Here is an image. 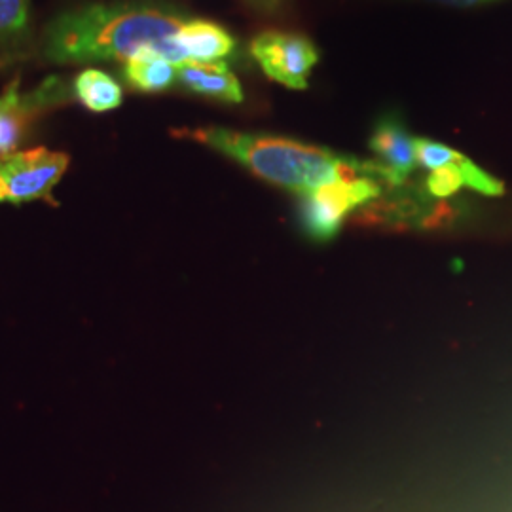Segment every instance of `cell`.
<instances>
[{
    "label": "cell",
    "mask_w": 512,
    "mask_h": 512,
    "mask_svg": "<svg viewBox=\"0 0 512 512\" xmlns=\"http://www.w3.org/2000/svg\"><path fill=\"white\" fill-rule=\"evenodd\" d=\"M69 156L38 147L0 156V203L52 200V190L69 169Z\"/></svg>",
    "instance_id": "cell-4"
},
{
    "label": "cell",
    "mask_w": 512,
    "mask_h": 512,
    "mask_svg": "<svg viewBox=\"0 0 512 512\" xmlns=\"http://www.w3.org/2000/svg\"><path fill=\"white\" fill-rule=\"evenodd\" d=\"M213 148L238 162L258 179L296 194H308L325 184L372 177L385 184V171L378 162L336 154L329 148L313 147L287 137L243 133L228 128H198L175 131Z\"/></svg>",
    "instance_id": "cell-2"
},
{
    "label": "cell",
    "mask_w": 512,
    "mask_h": 512,
    "mask_svg": "<svg viewBox=\"0 0 512 512\" xmlns=\"http://www.w3.org/2000/svg\"><path fill=\"white\" fill-rule=\"evenodd\" d=\"M179 82L188 92L198 93L224 103H241L243 90L236 74L224 61L194 63L188 61L179 67Z\"/></svg>",
    "instance_id": "cell-8"
},
{
    "label": "cell",
    "mask_w": 512,
    "mask_h": 512,
    "mask_svg": "<svg viewBox=\"0 0 512 512\" xmlns=\"http://www.w3.org/2000/svg\"><path fill=\"white\" fill-rule=\"evenodd\" d=\"M461 160H463V154L454 164L444 165L440 169L431 171L423 183V194L435 200L452 198L461 186H465V179L461 173Z\"/></svg>",
    "instance_id": "cell-13"
},
{
    "label": "cell",
    "mask_w": 512,
    "mask_h": 512,
    "mask_svg": "<svg viewBox=\"0 0 512 512\" xmlns=\"http://www.w3.org/2000/svg\"><path fill=\"white\" fill-rule=\"evenodd\" d=\"M439 2L454 4V6H469V4H475V2H480V0H439Z\"/></svg>",
    "instance_id": "cell-16"
},
{
    "label": "cell",
    "mask_w": 512,
    "mask_h": 512,
    "mask_svg": "<svg viewBox=\"0 0 512 512\" xmlns=\"http://www.w3.org/2000/svg\"><path fill=\"white\" fill-rule=\"evenodd\" d=\"M124 78L137 92H165L179 80V65L162 55L143 52L126 61Z\"/></svg>",
    "instance_id": "cell-10"
},
{
    "label": "cell",
    "mask_w": 512,
    "mask_h": 512,
    "mask_svg": "<svg viewBox=\"0 0 512 512\" xmlns=\"http://www.w3.org/2000/svg\"><path fill=\"white\" fill-rule=\"evenodd\" d=\"M31 23L29 0H0V46L27 35Z\"/></svg>",
    "instance_id": "cell-12"
},
{
    "label": "cell",
    "mask_w": 512,
    "mask_h": 512,
    "mask_svg": "<svg viewBox=\"0 0 512 512\" xmlns=\"http://www.w3.org/2000/svg\"><path fill=\"white\" fill-rule=\"evenodd\" d=\"M461 173H463V179H465V186L473 188L484 196H501L505 192V186L501 181H497L490 173L480 169L478 165L473 164L465 156L461 160Z\"/></svg>",
    "instance_id": "cell-15"
},
{
    "label": "cell",
    "mask_w": 512,
    "mask_h": 512,
    "mask_svg": "<svg viewBox=\"0 0 512 512\" xmlns=\"http://www.w3.org/2000/svg\"><path fill=\"white\" fill-rule=\"evenodd\" d=\"M382 196V183L372 177L325 184L300 198V226L306 238L315 243H329L336 238L342 222L361 205Z\"/></svg>",
    "instance_id": "cell-3"
},
{
    "label": "cell",
    "mask_w": 512,
    "mask_h": 512,
    "mask_svg": "<svg viewBox=\"0 0 512 512\" xmlns=\"http://www.w3.org/2000/svg\"><path fill=\"white\" fill-rule=\"evenodd\" d=\"M251 54L268 78L293 90H306L311 69L319 61L308 38L277 31L258 35L251 42Z\"/></svg>",
    "instance_id": "cell-5"
},
{
    "label": "cell",
    "mask_w": 512,
    "mask_h": 512,
    "mask_svg": "<svg viewBox=\"0 0 512 512\" xmlns=\"http://www.w3.org/2000/svg\"><path fill=\"white\" fill-rule=\"evenodd\" d=\"M63 92L57 80H50L44 86L21 95L19 80H14L0 95V156L18 152L27 137L31 122L48 105H54Z\"/></svg>",
    "instance_id": "cell-6"
},
{
    "label": "cell",
    "mask_w": 512,
    "mask_h": 512,
    "mask_svg": "<svg viewBox=\"0 0 512 512\" xmlns=\"http://www.w3.org/2000/svg\"><path fill=\"white\" fill-rule=\"evenodd\" d=\"M186 21L183 10L164 2L88 4L57 16L46 27L42 52L54 63L128 61L152 52L181 67L188 57L177 35Z\"/></svg>",
    "instance_id": "cell-1"
},
{
    "label": "cell",
    "mask_w": 512,
    "mask_h": 512,
    "mask_svg": "<svg viewBox=\"0 0 512 512\" xmlns=\"http://www.w3.org/2000/svg\"><path fill=\"white\" fill-rule=\"evenodd\" d=\"M76 99L93 112H109L122 105L124 93L120 84L99 69H86L74 80Z\"/></svg>",
    "instance_id": "cell-11"
},
{
    "label": "cell",
    "mask_w": 512,
    "mask_h": 512,
    "mask_svg": "<svg viewBox=\"0 0 512 512\" xmlns=\"http://www.w3.org/2000/svg\"><path fill=\"white\" fill-rule=\"evenodd\" d=\"M368 147L384 167L385 184L403 186L416 167V139L406 131L397 116H384L368 139Z\"/></svg>",
    "instance_id": "cell-7"
},
{
    "label": "cell",
    "mask_w": 512,
    "mask_h": 512,
    "mask_svg": "<svg viewBox=\"0 0 512 512\" xmlns=\"http://www.w3.org/2000/svg\"><path fill=\"white\" fill-rule=\"evenodd\" d=\"M177 44L194 63H217L236 48V40L226 29L205 19H188L177 35Z\"/></svg>",
    "instance_id": "cell-9"
},
{
    "label": "cell",
    "mask_w": 512,
    "mask_h": 512,
    "mask_svg": "<svg viewBox=\"0 0 512 512\" xmlns=\"http://www.w3.org/2000/svg\"><path fill=\"white\" fill-rule=\"evenodd\" d=\"M458 150L440 145L435 141L429 139H416V162L423 167V169H440L444 165L454 164L458 160Z\"/></svg>",
    "instance_id": "cell-14"
}]
</instances>
